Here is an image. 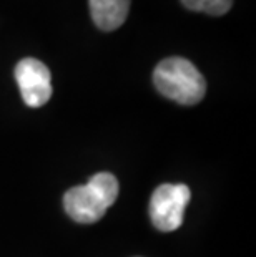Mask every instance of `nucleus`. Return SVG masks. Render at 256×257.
I'll return each mask as SVG.
<instances>
[{
	"instance_id": "nucleus-1",
	"label": "nucleus",
	"mask_w": 256,
	"mask_h": 257,
	"mask_svg": "<svg viewBox=\"0 0 256 257\" xmlns=\"http://www.w3.org/2000/svg\"><path fill=\"white\" fill-rule=\"evenodd\" d=\"M118 198V181L110 173H99L83 186H75L63 196V207L75 222L94 224L105 216Z\"/></svg>"
},
{
	"instance_id": "nucleus-2",
	"label": "nucleus",
	"mask_w": 256,
	"mask_h": 257,
	"mask_svg": "<svg viewBox=\"0 0 256 257\" xmlns=\"http://www.w3.org/2000/svg\"><path fill=\"white\" fill-rule=\"evenodd\" d=\"M153 83L163 96L185 106L197 105L206 93L203 75L190 60L182 57L161 60L153 72Z\"/></svg>"
},
{
	"instance_id": "nucleus-3",
	"label": "nucleus",
	"mask_w": 256,
	"mask_h": 257,
	"mask_svg": "<svg viewBox=\"0 0 256 257\" xmlns=\"http://www.w3.org/2000/svg\"><path fill=\"white\" fill-rule=\"evenodd\" d=\"M192 191L187 184H161L153 191L150 199V217L153 226L161 232H172L183 224L187 204Z\"/></svg>"
},
{
	"instance_id": "nucleus-4",
	"label": "nucleus",
	"mask_w": 256,
	"mask_h": 257,
	"mask_svg": "<svg viewBox=\"0 0 256 257\" xmlns=\"http://www.w3.org/2000/svg\"><path fill=\"white\" fill-rule=\"evenodd\" d=\"M15 80L25 105L43 106L52 96V75L45 63L37 58H24L15 67Z\"/></svg>"
},
{
	"instance_id": "nucleus-5",
	"label": "nucleus",
	"mask_w": 256,
	"mask_h": 257,
	"mask_svg": "<svg viewBox=\"0 0 256 257\" xmlns=\"http://www.w3.org/2000/svg\"><path fill=\"white\" fill-rule=\"evenodd\" d=\"M95 25L103 32L120 29L130 12V0H89Z\"/></svg>"
},
{
	"instance_id": "nucleus-6",
	"label": "nucleus",
	"mask_w": 256,
	"mask_h": 257,
	"mask_svg": "<svg viewBox=\"0 0 256 257\" xmlns=\"http://www.w3.org/2000/svg\"><path fill=\"white\" fill-rule=\"evenodd\" d=\"M182 4L188 10H193V12L220 17V15H225L231 9L233 0H182Z\"/></svg>"
}]
</instances>
